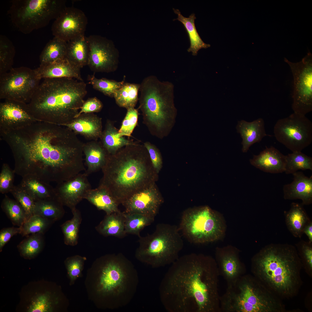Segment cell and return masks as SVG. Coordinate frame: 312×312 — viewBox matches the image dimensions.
I'll list each match as a JSON object with an SVG mask.
<instances>
[{"mask_svg":"<svg viewBox=\"0 0 312 312\" xmlns=\"http://www.w3.org/2000/svg\"><path fill=\"white\" fill-rule=\"evenodd\" d=\"M84 199L98 209L105 211L106 214L120 211L118 204L108 191L102 186L99 185L96 188L88 190Z\"/></svg>","mask_w":312,"mask_h":312,"instance_id":"4dcf8cb0","label":"cell"},{"mask_svg":"<svg viewBox=\"0 0 312 312\" xmlns=\"http://www.w3.org/2000/svg\"><path fill=\"white\" fill-rule=\"evenodd\" d=\"M62 126L92 140L100 138L103 131L102 118L93 113H82L70 122Z\"/></svg>","mask_w":312,"mask_h":312,"instance_id":"603a6c76","label":"cell"},{"mask_svg":"<svg viewBox=\"0 0 312 312\" xmlns=\"http://www.w3.org/2000/svg\"><path fill=\"white\" fill-rule=\"evenodd\" d=\"M52 222L39 215L34 214L27 218L21 227V234L23 237L34 233L44 234Z\"/></svg>","mask_w":312,"mask_h":312,"instance_id":"ee69618b","label":"cell"},{"mask_svg":"<svg viewBox=\"0 0 312 312\" xmlns=\"http://www.w3.org/2000/svg\"><path fill=\"white\" fill-rule=\"evenodd\" d=\"M86 260L85 257L77 255L68 257L65 260V264L70 285L73 284L76 279L81 276Z\"/></svg>","mask_w":312,"mask_h":312,"instance_id":"c3c4849f","label":"cell"},{"mask_svg":"<svg viewBox=\"0 0 312 312\" xmlns=\"http://www.w3.org/2000/svg\"><path fill=\"white\" fill-rule=\"evenodd\" d=\"M84 173H79L67 180L57 183L55 188L57 198L63 205L71 210L83 199L91 185Z\"/></svg>","mask_w":312,"mask_h":312,"instance_id":"44dd1931","label":"cell"},{"mask_svg":"<svg viewBox=\"0 0 312 312\" xmlns=\"http://www.w3.org/2000/svg\"><path fill=\"white\" fill-rule=\"evenodd\" d=\"M105 258L98 280L97 292L104 298H113L116 307L125 306L136 292L139 281L136 270L122 253Z\"/></svg>","mask_w":312,"mask_h":312,"instance_id":"ba28073f","label":"cell"},{"mask_svg":"<svg viewBox=\"0 0 312 312\" xmlns=\"http://www.w3.org/2000/svg\"><path fill=\"white\" fill-rule=\"evenodd\" d=\"M21 227H14L4 228L0 231V251L2 249L7 243L13 236L18 234H21Z\"/></svg>","mask_w":312,"mask_h":312,"instance_id":"db71d44e","label":"cell"},{"mask_svg":"<svg viewBox=\"0 0 312 312\" xmlns=\"http://www.w3.org/2000/svg\"><path fill=\"white\" fill-rule=\"evenodd\" d=\"M174 88L172 82L161 81L153 75L145 78L140 84L139 108L143 122L151 135L160 139L169 135L176 122Z\"/></svg>","mask_w":312,"mask_h":312,"instance_id":"8992f818","label":"cell"},{"mask_svg":"<svg viewBox=\"0 0 312 312\" xmlns=\"http://www.w3.org/2000/svg\"><path fill=\"white\" fill-rule=\"evenodd\" d=\"M83 151L87 167L84 173L88 176L102 169L109 154L100 142L97 140L83 143Z\"/></svg>","mask_w":312,"mask_h":312,"instance_id":"83f0119b","label":"cell"},{"mask_svg":"<svg viewBox=\"0 0 312 312\" xmlns=\"http://www.w3.org/2000/svg\"><path fill=\"white\" fill-rule=\"evenodd\" d=\"M19 185L35 202L56 197L55 188L49 183L34 176L27 175L23 177Z\"/></svg>","mask_w":312,"mask_h":312,"instance_id":"f1b7e54d","label":"cell"},{"mask_svg":"<svg viewBox=\"0 0 312 312\" xmlns=\"http://www.w3.org/2000/svg\"><path fill=\"white\" fill-rule=\"evenodd\" d=\"M89 46L87 65L94 73H109L118 67V54L110 42L96 35L87 37Z\"/></svg>","mask_w":312,"mask_h":312,"instance_id":"2e32d148","label":"cell"},{"mask_svg":"<svg viewBox=\"0 0 312 312\" xmlns=\"http://www.w3.org/2000/svg\"><path fill=\"white\" fill-rule=\"evenodd\" d=\"M303 233L306 235L309 242L312 243V221L305 227Z\"/></svg>","mask_w":312,"mask_h":312,"instance_id":"11a10c76","label":"cell"},{"mask_svg":"<svg viewBox=\"0 0 312 312\" xmlns=\"http://www.w3.org/2000/svg\"><path fill=\"white\" fill-rule=\"evenodd\" d=\"M302 203H292L288 211L284 212L287 227L293 235L300 238L305 226L311 221Z\"/></svg>","mask_w":312,"mask_h":312,"instance_id":"4316f807","label":"cell"},{"mask_svg":"<svg viewBox=\"0 0 312 312\" xmlns=\"http://www.w3.org/2000/svg\"><path fill=\"white\" fill-rule=\"evenodd\" d=\"M289 65L294 77L292 107L294 113L305 115L312 110V55L308 51L301 61L290 62Z\"/></svg>","mask_w":312,"mask_h":312,"instance_id":"4fadbf2b","label":"cell"},{"mask_svg":"<svg viewBox=\"0 0 312 312\" xmlns=\"http://www.w3.org/2000/svg\"><path fill=\"white\" fill-rule=\"evenodd\" d=\"M10 192L25 210L27 219L34 214L35 202L25 190L19 185H14Z\"/></svg>","mask_w":312,"mask_h":312,"instance_id":"7dc6e473","label":"cell"},{"mask_svg":"<svg viewBox=\"0 0 312 312\" xmlns=\"http://www.w3.org/2000/svg\"><path fill=\"white\" fill-rule=\"evenodd\" d=\"M312 170V158L302 152H292L285 155V172L293 174L299 170Z\"/></svg>","mask_w":312,"mask_h":312,"instance_id":"60d3db41","label":"cell"},{"mask_svg":"<svg viewBox=\"0 0 312 312\" xmlns=\"http://www.w3.org/2000/svg\"><path fill=\"white\" fill-rule=\"evenodd\" d=\"M43 280L31 281L24 286L20 293L17 311L26 312H52L60 302L55 292Z\"/></svg>","mask_w":312,"mask_h":312,"instance_id":"5bb4252c","label":"cell"},{"mask_svg":"<svg viewBox=\"0 0 312 312\" xmlns=\"http://www.w3.org/2000/svg\"><path fill=\"white\" fill-rule=\"evenodd\" d=\"M37 121L27 103L9 100L0 103V133L18 130Z\"/></svg>","mask_w":312,"mask_h":312,"instance_id":"d6986e66","label":"cell"},{"mask_svg":"<svg viewBox=\"0 0 312 312\" xmlns=\"http://www.w3.org/2000/svg\"><path fill=\"white\" fill-rule=\"evenodd\" d=\"M66 58L81 68L87 65L89 46L87 37L85 35L67 42Z\"/></svg>","mask_w":312,"mask_h":312,"instance_id":"f546056e","label":"cell"},{"mask_svg":"<svg viewBox=\"0 0 312 312\" xmlns=\"http://www.w3.org/2000/svg\"><path fill=\"white\" fill-rule=\"evenodd\" d=\"M220 275L227 285L234 282L245 274L246 269L239 257V251L235 247L227 245L216 248L215 258Z\"/></svg>","mask_w":312,"mask_h":312,"instance_id":"ffe728a7","label":"cell"},{"mask_svg":"<svg viewBox=\"0 0 312 312\" xmlns=\"http://www.w3.org/2000/svg\"><path fill=\"white\" fill-rule=\"evenodd\" d=\"M71 211L72 218L62 224L61 227L64 243L68 245L74 246L78 243L79 231L82 218L80 211L76 208Z\"/></svg>","mask_w":312,"mask_h":312,"instance_id":"f35d334b","label":"cell"},{"mask_svg":"<svg viewBox=\"0 0 312 312\" xmlns=\"http://www.w3.org/2000/svg\"><path fill=\"white\" fill-rule=\"evenodd\" d=\"M1 207L14 225L21 226L27 219L26 213L20 204L6 195L2 201Z\"/></svg>","mask_w":312,"mask_h":312,"instance_id":"ab89813d","label":"cell"},{"mask_svg":"<svg viewBox=\"0 0 312 312\" xmlns=\"http://www.w3.org/2000/svg\"><path fill=\"white\" fill-rule=\"evenodd\" d=\"M80 69L65 58L40 64L39 66L34 70L37 77L40 79L68 78L82 81L83 80Z\"/></svg>","mask_w":312,"mask_h":312,"instance_id":"7402d4cb","label":"cell"},{"mask_svg":"<svg viewBox=\"0 0 312 312\" xmlns=\"http://www.w3.org/2000/svg\"><path fill=\"white\" fill-rule=\"evenodd\" d=\"M101 169L99 185L105 188L118 205L155 183L157 174L146 149L138 141L109 154Z\"/></svg>","mask_w":312,"mask_h":312,"instance_id":"3957f363","label":"cell"},{"mask_svg":"<svg viewBox=\"0 0 312 312\" xmlns=\"http://www.w3.org/2000/svg\"><path fill=\"white\" fill-rule=\"evenodd\" d=\"M178 228L190 242L204 244L223 239L226 225L222 214L208 206H203L185 210Z\"/></svg>","mask_w":312,"mask_h":312,"instance_id":"30bf717a","label":"cell"},{"mask_svg":"<svg viewBox=\"0 0 312 312\" xmlns=\"http://www.w3.org/2000/svg\"><path fill=\"white\" fill-rule=\"evenodd\" d=\"M150 157L153 167L158 174L163 165L162 157L158 148L154 144L147 141L144 143Z\"/></svg>","mask_w":312,"mask_h":312,"instance_id":"816d5d0a","label":"cell"},{"mask_svg":"<svg viewBox=\"0 0 312 312\" xmlns=\"http://www.w3.org/2000/svg\"><path fill=\"white\" fill-rule=\"evenodd\" d=\"M100 139V142L109 154H114L121 148L135 142L120 136L114 122L109 120H107Z\"/></svg>","mask_w":312,"mask_h":312,"instance_id":"d6a6232c","label":"cell"},{"mask_svg":"<svg viewBox=\"0 0 312 312\" xmlns=\"http://www.w3.org/2000/svg\"><path fill=\"white\" fill-rule=\"evenodd\" d=\"M15 53V48L12 42L6 36H0V75L12 68Z\"/></svg>","mask_w":312,"mask_h":312,"instance_id":"7bdbcfd3","label":"cell"},{"mask_svg":"<svg viewBox=\"0 0 312 312\" xmlns=\"http://www.w3.org/2000/svg\"><path fill=\"white\" fill-rule=\"evenodd\" d=\"M43 234H31L22 241L17 248L21 256L25 259L35 258L41 252L44 245Z\"/></svg>","mask_w":312,"mask_h":312,"instance_id":"74e56055","label":"cell"},{"mask_svg":"<svg viewBox=\"0 0 312 312\" xmlns=\"http://www.w3.org/2000/svg\"><path fill=\"white\" fill-rule=\"evenodd\" d=\"M179 228L160 223L152 234L139 237L135 256L139 261L152 268L171 265L179 257L183 242Z\"/></svg>","mask_w":312,"mask_h":312,"instance_id":"9c48e42d","label":"cell"},{"mask_svg":"<svg viewBox=\"0 0 312 312\" xmlns=\"http://www.w3.org/2000/svg\"><path fill=\"white\" fill-rule=\"evenodd\" d=\"M0 134L13 153L15 173L22 177L31 175L57 183L86 170L83 143L66 127L37 121Z\"/></svg>","mask_w":312,"mask_h":312,"instance_id":"6da1fadb","label":"cell"},{"mask_svg":"<svg viewBox=\"0 0 312 312\" xmlns=\"http://www.w3.org/2000/svg\"><path fill=\"white\" fill-rule=\"evenodd\" d=\"M101 102L96 97L91 98L85 101L75 118L82 113H94L100 112L102 109Z\"/></svg>","mask_w":312,"mask_h":312,"instance_id":"f5cc1de1","label":"cell"},{"mask_svg":"<svg viewBox=\"0 0 312 312\" xmlns=\"http://www.w3.org/2000/svg\"><path fill=\"white\" fill-rule=\"evenodd\" d=\"M67 42L54 37L46 44L40 54V64L66 58Z\"/></svg>","mask_w":312,"mask_h":312,"instance_id":"d590c367","label":"cell"},{"mask_svg":"<svg viewBox=\"0 0 312 312\" xmlns=\"http://www.w3.org/2000/svg\"><path fill=\"white\" fill-rule=\"evenodd\" d=\"M296 248L305 271L312 276V243L301 240L296 244Z\"/></svg>","mask_w":312,"mask_h":312,"instance_id":"bcb514c9","label":"cell"},{"mask_svg":"<svg viewBox=\"0 0 312 312\" xmlns=\"http://www.w3.org/2000/svg\"><path fill=\"white\" fill-rule=\"evenodd\" d=\"M123 213L125 218V231L126 234L140 236V233L144 228L153 223L155 218L138 213Z\"/></svg>","mask_w":312,"mask_h":312,"instance_id":"b9f144b4","label":"cell"},{"mask_svg":"<svg viewBox=\"0 0 312 312\" xmlns=\"http://www.w3.org/2000/svg\"><path fill=\"white\" fill-rule=\"evenodd\" d=\"M163 201L155 183L133 194L122 204L125 208V213H138L155 218Z\"/></svg>","mask_w":312,"mask_h":312,"instance_id":"ac0fdd59","label":"cell"},{"mask_svg":"<svg viewBox=\"0 0 312 312\" xmlns=\"http://www.w3.org/2000/svg\"><path fill=\"white\" fill-rule=\"evenodd\" d=\"M127 109L125 116L118 129V133L120 137L127 136L129 137L137 125L139 113L138 109L135 108Z\"/></svg>","mask_w":312,"mask_h":312,"instance_id":"681fc988","label":"cell"},{"mask_svg":"<svg viewBox=\"0 0 312 312\" xmlns=\"http://www.w3.org/2000/svg\"><path fill=\"white\" fill-rule=\"evenodd\" d=\"M173 9L178 16L175 20H178L182 23L188 34L190 46L187 50V51L191 52L192 55L195 56L200 49L209 47L210 45L203 42L197 31L195 24V20L196 19L195 14L192 13L189 17H186L181 14L179 9L174 8Z\"/></svg>","mask_w":312,"mask_h":312,"instance_id":"836d02e7","label":"cell"},{"mask_svg":"<svg viewBox=\"0 0 312 312\" xmlns=\"http://www.w3.org/2000/svg\"><path fill=\"white\" fill-rule=\"evenodd\" d=\"M140 84L125 83L114 94L117 104L127 109L134 108L138 102Z\"/></svg>","mask_w":312,"mask_h":312,"instance_id":"8d00e7d4","label":"cell"},{"mask_svg":"<svg viewBox=\"0 0 312 312\" xmlns=\"http://www.w3.org/2000/svg\"><path fill=\"white\" fill-rule=\"evenodd\" d=\"M219 276L210 256L191 253L179 257L160 285L162 304L169 312H220Z\"/></svg>","mask_w":312,"mask_h":312,"instance_id":"7a4b0ae2","label":"cell"},{"mask_svg":"<svg viewBox=\"0 0 312 312\" xmlns=\"http://www.w3.org/2000/svg\"><path fill=\"white\" fill-rule=\"evenodd\" d=\"M34 72V69L22 66L0 75V99L28 103L31 98L28 82Z\"/></svg>","mask_w":312,"mask_h":312,"instance_id":"9a60e30c","label":"cell"},{"mask_svg":"<svg viewBox=\"0 0 312 312\" xmlns=\"http://www.w3.org/2000/svg\"><path fill=\"white\" fill-rule=\"evenodd\" d=\"M236 129L242 139V151L246 153L253 144L259 142L267 136H271L266 133L264 120L259 118L251 122L244 120L238 121Z\"/></svg>","mask_w":312,"mask_h":312,"instance_id":"484cf974","label":"cell"},{"mask_svg":"<svg viewBox=\"0 0 312 312\" xmlns=\"http://www.w3.org/2000/svg\"><path fill=\"white\" fill-rule=\"evenodd\" d=\"M14 173L9 165L3 164L0 173V192L5 194L10 192L14 185Z\"/></svg>","mask_w":312,"mask_h":312,"instance_id":"f907efd6","label":"cell"},{"mask_svg":"<svg viewBox=\"0 0 312 312\" xmlns=\"http://www.w3.org/2000/svg\"><path fill=\"white\" fill-rule=\"evenodd\" d=\"M63 206L56 197L38 200L35 203L34 214L55 221L64 215Z\"/></svg>","mask_w":312,"mask_h":312,"instance_id":"e575fe53","label":"cell"},{"mask_svg":"<svg viewBox=\"0 0 312 312\" xmlns=\"http://www.w3.org/2000/svg\"><path fill=\"white\" fill-rule=\"evenodd\" d=\"M125 218L120 211L106 214L103 220L96 227V231L102 235L119 238L125 237Z\"/></svg>","mask_w":312,"mask_h":312,"instance_id":"1f68e13d","label":"cell"},{"mask_svg":"<svg viewBox=\"0 0 312 312\" xmlns=\"http://www.w3.org/2000/svg\"><path fill=\"white\" fill-rule=\"evenodd\" d=\"M302 268L296 247L287 244L267 245L251 260L253 275L280 299L297 295L302 283Z\"/></svg>","mask_w":312,"mask_h":312,"instance_id":"277c9868","label":"cell"},{"mask_svg":"<svg viewBox=\"0 0 312 312\" xmlns=\"http://www.w3.org/2000/svg\"><path fill=\"white\" fill-rule=\"evenodd\" d=\"M87 93L83 81L46 78L27 105L31 114L37 120L62 125L75 118Z\"/></svg>","mask_w":312,"mask_h":312,"instance_id":"5b68a950","label":"cell"},{"mask_svg":"<svg viewBox=\"0 0 312 312\" xmlns=\"http://www.w3.org/2000/svg\"><path fill=\"white\" fill-rule=\"evenodd\" d=\"M64 0H13L8 11L13 25L25 34L47 26L66 7Z\"/></svg>","mask_w":312,"mask_h":312,"instance_id":"8fae6325","label":"cell"},{"mask_svg":"<svg viewBox=\"0 0 312 312\" xmlns=\"http://www.w3.org/2000/svg\"><path fill=\"white\" fill-rule=\"evenodd\" d=\"M276 139L292 152H302L312 142V123L305 115L294 113L278 120L274 128Z\"/></svg>","mask_w":312,"mask_h":312,"instance_id":"7c38bea8","label":"cell"},{"mask_svg":"<svg viewBox=\"0 0 312 312\" xmlns=\"http://www.w3.org/2000/svg\"><path fill=\"white\" fill-rule=\"evenodd\" d=\"M87 18L81 10L66 7L55 20L51 26L54 37L66 42L84 35Z\"/></svg>","mask_w":312,"mask_h":312,"instance_id":"e0dca14e","label":"cell"},{"mask_svg":"<svg viewBox=\"0 0 312 312\" xmlns=\"http://www.w3.org/2000/svg\"><path fill=\"white\" fill-rule=\"evenodd\" d=\"M250 164L265 172L279 173L285 172V155L273 147H266L250 160Z\"/></svg>","mask_w":312,"mask_h":312,"instance_id":"d4e9b609","label":"cell"},{"mask_svg":"<svg viewBox=\"0 0 312 312\" xmlns=\"http://www.w3.org/2000/svg\"><path fill=\"white\" fill-rule=\"evenodd\" d=\"M88 83L95 90L105 95L114 97V93L125 83V79L120 81L104 78L98 79L94 75H89L88 77Z\"/></svg>","mask_w":312,"mask_h":312,"instance_id":"f6af8a7d","label":"cell"},{"mask_svg":"<svg viewBox=\"0 0 312 312\" xmlns=\"http://www.w3.org/2000/svg\"><path fill=\"white\" fill-rule=\"evenodd\" d=\"M293 180L283 187V197L285 200L300 199L303 205L312 203V176L308 177L300 171L293 174Z\"/></svg>","mask_w":312,"mask_h":312,"instance_id":"cb8c5ba5","label":"cell"},{"mask_svg":"<svg viewBox=\"0 0 312 312\" xmlns=\"http://www.w3.org/2000/svg\"><path fill=\"white\" fill-rule=\"evenodd\" d=\"M220 312H284L280 298L253 275L245 274L227 285L220 298Z\"/></svg>","mask_w":312,"mask_h":312,"instance_id":"52a82bcc","label":"cell"}]
</instances>
